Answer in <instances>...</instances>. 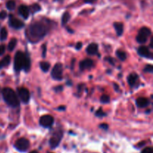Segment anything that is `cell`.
Returning a JSON list of instances; mask_svg holds the SVG:
<instances>
[{
	"label": "cell",
	"mask_w": 153,
	"mask_h": 153,
	"mask_svg": "<svg viewBox=\"0 0 153 153\" xmlns=\"http://www.w3.org/2000/svg\"><path fill=\"white\" fill-rule=\"evenodd\" d=\"M5 51V45H0V56L2 54H4Z\"/></svg>",
	"instance_id": "33"
},
{
	"label": "cell",
	"mask_w": 153,
	"mask_h": 153,
	"mask_svg": "<svg viewBox=\"0 0 153 153\" xmlns=\"http://www.w3.org/2000/svg\"><path fill=\"white\" fill-rule=\"evenodd\" d=\"M54 123V118L50 115H46V116H42L40 119V124L43 127L45 128H49L51 127Z\"/></svg>",
	"instance_id": "7"
},
{
	"label": "cell",
	"mask_w": 153,
	"mask_h": 153,
	"mask_svg": "<svg viewBox=\"0 0 153 153\" xmlns=\"http://www.w3.org/2000/svg\"><path fill=\"white\" fill-rule=\"evenodd\" d=\"M46 45H43V57H45L46 56Z\"/></svg>",
	"instance_id": "37"
},
{
	"label": "cell",
	"mask_w": 153,
	"mask_h": 153,
	"mask_svg": "<svg viewBox=\"0 0 153 153\" xmlns=\"http://www.w3.org/2000/svg\"><path fill=\"white\" fill-rule=\"evenodd\" d=\"M96 116H100V117H102V116H105V113L104 112L102 111V108H100L98 110H97V113H96Z\"/></svg>",
	"instance_id": "30"
},
{
	"label": "cell",
	"mask_w": 153,
	"mask_h": 153,
	"mask_svg": "<svg viewBox=\"0 0 153 153\" xmlns=\"http://www.w3.org/2000/svg\"><path fill=\"white\" fill-rule=\"evenodd\" d=\"M46 26L40 22H35L30 25L29 34L34 39H40L44 37L46 34Z\"/></svg>",
	"instance_id": "1"
},
{
	"label": "cell",
	"mask_w": 153,
	"mask_h": 153,
	"mask_svg": "<svg viewBox=\"0 0 153 153\" xmlns=\"http://www.w3.org/2000/svg\"><path fill=\"white\" fill-rule=\"evenodd\" d=\"M87 53L90 55H94L97 54L98 52V45L95 43H92L90 45H88L87 50Z\"/></svg>",
	"instance_id": "14"
},
{
	"label": "cell",
	"mask_w": 153,
	"mask_h": 153,
	"mask_svg": "<svg viewBox=\"0 0 153 153\" xmlns=\"http://www.w3.org/2000/svg\"><path fill=\"white\" fill-rule=\"evenodd\" d=\"M40 66L42 71H44V72H46V71H49V68H50V65L47 62H41L40 63Z\"/></svg>",
	"instance_id": "21"
},
{
	"label": "cell",
	"mask_w": 153,
	"mask_h": 153,
	"mask_svg": "<svg viewBox=\"0 0 153 153\" xmlns=\"http://www.w3.org/2000/svg\"><path fill=\"white\" fill-rule=\"evenodd\" d=\"M7 17V12L5 11H2L0 12V19L1 20H4Z\"/></svg>",
	"instance_id": "32"
},
{
	"label": "cell",
	"mask_w": 153,
	"mask_h": 153,
	"mask_svg": "<svg viewBox=\"0 0 153 153\" xmlns=\"http://www.w3.org/2000/svg\"><path fill=\"white\" fill-rule=\"evenodd\" d=\"M144 71L145 72H149V73H152L153 71V67L152 65H147L144 68Z\"/></svg>",
	"instance_id": "28"
},
{
	"label": "cell",
	"mask_w": 153,
	"mask_h": 153,
	"mask_svg": "<svg viewBox=\"0 0 153 153\" xmlns=\"http://www.w3.org/2000/svg\"><path fill=\"white\" fill-rule=\"evenodd\" d=\"M138 34L148 38L149 36L151 35V30H150L149 28H148V27H143V28H141V30H139Z\"/></svg>",
	"instance_id": "17"
},
{
	"label": "cell",
	"mask_w": 153,
	"mask_h": 153,
	"mask_svg": "<svg viewBox=\"0 0 153 153\" xmlns=\"http://www.w3.org/2000/svg\"><path fill=\"white\" fill-rule=\"evenodd\" d=\"M26 60V54L18 51L15 55L14 57V69L16 71H20L22 68H23Z\"/></svg>",
	"instance_id": "3"
},
{
	"label": "cell",
	"mask_w": 153,
	"mask_h": 153,
	"mask_svg": "<svg viewBox=\"0 0 153 153\" xmlns=\"http://www.w3.org/2000/svg\"><path fill=\"white\" fill-rule=\"evenodd\" d=\"M113 26H114L116 35L118 36L122 35V33H123V24L122 23H117V22H116V23H114Z\"/></svg>",
	"instance_id": "16"
},
{
	"label": "cell",
	"mask_w": 153,
	"mask_h": 153,
	"mask_svg": "<svg viewBox=\"0 0 153 153\" xmlns=\"http://www.w3.org/2000/svg\"><path fill=\"white\" fill-rule=\"evenodd\" d=\"M84 1L86 3H94V2H95L97 0H84Z\"/></svg>",
	"instance_id": "38"
},
{
	"label": "cell",
	"mask_w": 153,
	"mask_h": 153,
	"mask_svg": "<svg viewBox=\"0 0 153 153\" xmlns=\"http://www.w3.org/2000/svg\"><path fill=\"white\" fill-rule=\"evenodd\" d=\"M81 47H82V43H81V42H78V43H77L76 45H75V48H76L77 50H80L81 48Z\"/></svg>",
	"instance_id": "35"
},
{
	"label": "cell",
	"mask_w": 153,
	"mask_h": 153,
	"mask_svg": "<svg viewBox=\"0 0 153 153\" xmlns=\"http://www.w3.org/2000/svg\"><path fill=\"white\" fill-rule=\"evenodd\" d=\"M116 56L117 57L120 59L121 61H124L126 59V53H125L124 51H122V50H117L116 51Z\"/></svg>",
	"instance_id": "22"
},
{
	"label": "cell",
	"mask_w": 153,
	"mask_h": 153,
	"mask_svg": "<svg viewBox=\"0 0 153 153\" xmlns=\"http://www.w3.org/2000/svg\"><path fill=\"white\" fill-rule=\"evenodd\" d=\"M65 107L64 106H61V107H58V110H64Z\"/></svg>",
	"instance_id": "39"
},
{
	"label": "cell",
	"mask_w": 153,
	"mask_h": 153,
	"mask_svg": "<svg viewBox=\"0 0 153 153\" xmlns=\"http://www.w3.org/2000/svg\"><path fill=\"white\" fill-rule=\"evenodd\" d=\"M2 92L4 100L10 107L15 108L20 105L18 97L12 89L6 87V88L3 89Z\"/></svg>",
	"instance_id": "2"
},
{
	"label": "cell",
	"mask_w": 153,
	"mask_h": 153,
	"mask_svg": "<svg viewBox=\"0 0 153 153\" xmlns=\"http://www.w3.org/2000/svg\"><path fill=\"white\" fill-rule=\"evenodd\" d=\"M136 40H137V41L138 42V43L144 44V43H146V42L147 38H146V37H144V36L138 34V36H137V38H136Z\"/></svg>",
	"instance_id": "26"
},
{
	"label": "cell",
	"mask_w": 153,
	"mask_h": 153,
	"mask_svg": "<svg viewBox=\"0 0 153 153\" xmlns=\"http://www.w3.org/2000/svg\"><path fill=\"white\" fill-rule=\"evenodd\" d=\"M30 153H38V152H37V151H32V152H31Z\"/></svg>",
	"instance_id": "41"
},
{
	"label": "cell",
	"mask_w": 153,
	"mask_h": 153,
	"mask_svg": "<svg viewBox=\"0 0 153 153\" xmlns=\"http://www.w3.org/2000/svg\"><path fill=\"white\" fill-rule=\"evenodd\" d=\"M100 127L101 129H104V130H107V129H108V125L107 124H101V125H100Z\"/></svg>",
	"instance_id": "34"
},
{
	"label": "cell",
	"mask_w": 153,
	"mask_h": 153,
	"mask_svg": "<svg viewBox=\"0 0 153 153\" xmlns=\"http://www.w3.org/2000/svg\"><path fill=\"white\" fill-rule=\"evenodd\" d=\"M93 65H94V62L91 59H86L80 62L79 68L81 71H84L85 69H89V68H92Z\"/></svg>",
	"instance_id": "11"
},
{
	"label": "cell",
	"mask_w": 153,
	"mask_h": 153,
	"mask_svg": "<svg viewBox=\"0 0 153 153\" xmlns=\"http://www.w3.org/2000/svg\"><path fill=\"white\" fill-rule=\"evenodd\" d=\"M19 14L22 16L24 19H28L29 16V9L26 5H20L19 7Z\"/></svg>",
	"instance_id": "12"
},
{
	"label": "cell",
	"mask_w": 153,
	"mask_h": 153,
	"mask_svg": "<svg viewBox=\"0 0 153 153\" xmlns=\"http://www.w3.org/2000/svg\"><path fill=\"white\" fill-rule=\"evenodd\" d=\"M63 74V66L61 63L55 64L51 72V76L55 81H61Z\"/></svg>",
	"instance_id": "5"
},
{
	"label": "cell",
	"mask_w": 153,
	"mask_h": 153,
	"mask_svg": "<svg viewBox=\"0 0 153 153\" xmlns=\"http://www.w3.org/2000/svg\"><path fill=\"white\" fill-rule=\"evenodd\" d=\"M18 94L20 99L23 103H28L30 99V93L29 91L26 88H20L18 89Z\"/></svg>",
	"instance_id": "8"
},
{
	"label": "cell",
	"mask_w": 153,
	"mask_h": 153,
	"mask_svg": "<svg viewBox=\"0 0 153 153\" xmlns=\"http://www.w3.org/2000/svg\"><path fill=\"white\" fill-rule=\"evenodd\" d=\"M136 104L138 107L143 108V107H148L149 104V101L146 98H139L137 99Z\"/></svg>",
	"instance_id": "13"
},
{
	"label": "cell",
	"mask_w": 153,
	"mask_h": 153,
	"mask_svg": "<svg viewBox=\"0 0 153 153\" xmlns=\"http://www.w3.org/2000/svg\"><path fill=\"white\" fill-rule=\"evenodd\" d=\"M31 67V61H30V58L28 55L26 54V60H25V64H24V67H23V69L25 70L26 71H29V69H30Z\"/></svg>",
	"instance_id": "19"
},
{
	"label": "cell",
	"mask_w": 153,
	"mask_h": 153,
	"mask_svg": "<svg viewBox=\"0 0 153 153\" xmlns=\"http://www.w3.org/2000/svg\"><path fill=\"white\" fill-rule=\"evenodd\" d=\"M29 146H30V143L26 138H20L16 141L15 144H14L15 148L18 151L23 152L27 151L28 149L29 148Z\"/></svg>",
	"instance_id": "6"
},
{
	"label": "cell",
	"mask_w": 153,
	"mask_h": 153,
	"mask_svg": "<svg viewBox=\"0 0 153 153\" xmlns=\"http://www.w3.org/2000/svg\"><path fill=\"white\" fill-rule=\"evenodd\" d=\"M138 53L140 56H143V57L149 58V59L152 58V55L146 47H140L138 50Z\"/></svg>",
	"instance_id": "10"
},
{
	"label": "cell",
	"mask_w": 153,
	"mask_h": 153,
	"mask_svg": "<svg viewBox=\"0 0 153 153\" xmlns=\"http://www.w3.org/2000/svg\"><path fill=\"white\" fill-rule=\"evenodd\" d=\"M7 37H8V31H7L6 28L3 27L1 29V31H0V39L1 41H5Z\"/></svg>",
	"instance_id": "20"
},
{
	"label": "cell",
	"mask_w": 153,
	"mask_h": 153,
	"mask_svg": "<svg viewBox=\"0 0 153 153\" xmlns=\"http://www.w3.org/2000/svg\"><path fill=\"white\" fill-rule=\"evenodd\" d=\"M152 42H153V38H152V39H151V42H150V47H153V46H152Z\"/></svg>",
	"instance_id": "40"
},
{
	"label": "cell",
	"mask_w": 153,
	"mask_h": 153,
	"mask_svg": "<svg viewBox=\"0 0 153 153\" xmlns=\"http://www.w3.org/2000/svg\"><path fill=\"white\" fill-rule=\"evenodd\" d=\"M15 6H16V3L14 0H9V1L7 2L6 7L8 10H10V11L14 10V8H15Z\"/></svg>",
	"instance_id": "25"
},
{
	"label": "cell",
	"mask_w": 153,
	"mask_h": 153,
	"mask_svg": "<svg viewBox=\"0 0 153 153\" xmlns=\"http://www.w3.org/2000/svg\"><path fill=\"white\" fill-rule=\"evenodd\" d=\"M141 153H153V150L151 147H147V148H145Z\"/></svg>",
	"instance_id": "31"
},
{
	"label": "cell",
	"mask_w": 153,
	"mask_h": 153,
	"mask_svg": "<svg viewBox=\"0 0 153 153\" xmlns=\"http://www.w3.org/2000/svg\"><path fill=\"white\" fill-rule=\"evenodd\" d=\"M63 137V132L62 130H57L51 137L49 140V146L52 149H55L58 146L60 142Z\"/></svg>",
	"instance_id": "4"
},
{
	"label": "cell",
	"mask_w": 153,
	"mask_h": 153,
	"mask_svg": "<svg viewBox=\"0 0 153 153\" xmlns=\"http://www.w3.org/2000/svg\"><path fill=\"white\" fill-rule=\"evenodd\" d=\"M106 60L107 61H108L109 62H110L111 64V65H114V61H113V59H112V58H110V57H108V58H106Z\"/></svg>",
	"instance_id": "36"
},
{
	"label": "cell",
	"mask_w": 153,
	"mask_h": 153,
	"mask_svg": "<svg viewBox=\"0 0 153 153\" xmlns=\"http://www.w3.org/2000/svg\"><path fill=\"white\" fill-rule=\"evenodd\" d=\"M9 25L12 28L16 29V30H20L24 27V23L19 19L14 18L12 15H10Z\"/></svg>",
	"instance_id": "9"
},
{
	"label": "cell",
	"mask_w": 153,
	"mask_h": 153,
	"mask_svg": "<svg viewBox=\"0 0 153 153\" xmlns=\"http://www.w3.org/2000/svg\"><path fill=\"white\" fill-rule=\"evenodd\" d=\"M10 62H11V56H6L2 60L0 61V69L9 65Z\"/></svg>",
	"instance_id": "18"
},
{
	"label": "cell",
	"mask_w": 153,
	"mask_h": 153,
	"mask_svg": "<svg viewBox=\"0 0 153 153\" xmlns=\"http://www.w3.org/2000/svg\"><path fill=\"white\" fill-rule=\"evenodd\" d=\"M100 101L103 104H107V103L110 102V97L107 95H102L101 98H100Z\"/></svg>",
	"instance_id": "27"
},
{
	"label": "cell",
	"mask_w": 153,
	"mask_h": 153,
	"mask_svg": "<svg viewBox=\"0 0 153 153\" xmlns=\"http://www.w3.org/2000/svg\"><path fill=\"white\" fill-rule=\"evenodd\" d=\"M70 18V15L68 12H65L64 14L62 16V19H61V22H62V24L65 25L67 23V22L69 21Z\"/></svg>",
	"instance_id": "23"
},
{
	"label": "cell",
	"mask_w": 153,
	"mask_h": 153,
	"mask_svg": "<svg viewBox=\"0 0 153 153\" xmlns=\"http://www.w3.org/2000/svg\"><path fill=\"white\" fill-rule=\"evenodd\" d=\"M31 11L33 12H36V11H38L40 9V7L37 4H34V5L31 6Z\"/></svg>",
	"instance_id": "29"
},
{
	"label": "cell",
	"mask_w": 153,
	"mask_h": 153,
	"mask_svg": "<svg viewBox=\"0 0 153 153\" xmlns=\"http://www.w3.org/2000/svg\"><path fill=\"white\" fill-rule=\"evenodd\" d=\"M127 80L128 83H129V84L131 86H135L138 81V75L135 74V73H132V74H129Z\"/></svg>",
	"instance_id": "15"
},
{
	"label": "cell",
	"mask_w": 153,
	"mask_h": 153,
	"mask_svg": "<svg viewBox=\"0 0 153 153\" xmlns=\"http://www.w3.org/2000/svg\"><path fill=\"white\" fill-rule=\"evenodd\" d=\"M17 40L15 38H13L11 39V41L9 42V44H8V50H9L10 51H12L14 50V49L15 48L16 45H17Z\"/></svg>",
	"instance_id": "24"
}]
</instances>
